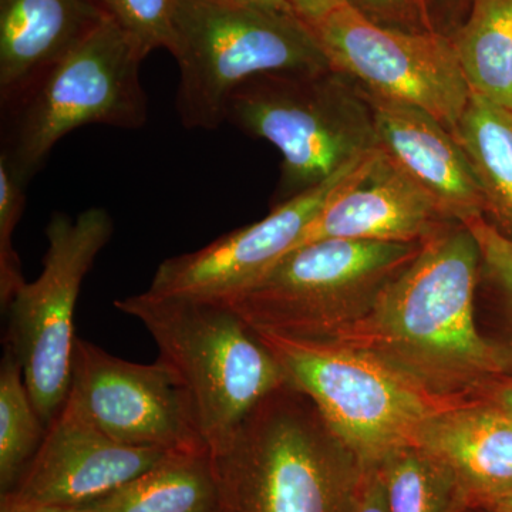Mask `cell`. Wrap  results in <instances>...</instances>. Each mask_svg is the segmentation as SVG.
<instances>
[{
  "label": "cell",
  "instance_id": "cell-1",
  "mask_svg": "<svg viewBox=\"0 0 512 512\" xmlns=\"http://www.w3.org/2000/svg\"><path fill=\"white\" fill-rule=\"evenodd\" d=\"M481 264L473 231L450 225L424 242L365 318L329 340L376 356L441 400H478L503 380L478 326Z\"/></svg>",
  "mask_w": 512,
  "mask_h": 512
},
{
  "label": "cell",
  "instance_id": "cell-2",
  "mask_svg": "<svg viewBox=\"0 0 512 512\" xmlns=\"http://www.w3.org/2000/svg\"><path fill=\"white\" fill-rule=\"evenodd\" d=\"M214 461L215 512H352L363 464L289 383L266 396Z\"/></svg>",
  "mask_w": 512,
  "mask_h": 512
},
{
  "label": "cell",
  "instance_id": "cell-3",
  "mask_svg": "<svg viewBox=\"0 0 512 512\" xmlns=\"http://www.w3.org/2000/svg\"><path fill=\"white\" fill-rule=\"evenodd\" d=\"M114 306L140 320L156 342L158 360L190 399L211 456L228 446L266 396L288 383L271 350L224 303L146 291Z\"/></svg>",
  "mask_w": 512,
  "mask_h": 512
},
{
  "label": "cell",
  "instance_id": "cell-4",
  "mask_svg": "<svg viewBox=\"0 0 512 512\" xmlns=\"http://www.w3.org/2000/svg\"><path fill=\"white\" fill-rule=\"evenodd\" d=\"M146 57L111 16L63 59L0 97V163L28 187L56 144L83 126H146Z\"/></svg>",
  "mask_w": 512,
  "mask_h": 512
},
{
  "label": "cell",
  "instance_id": "cell-5",
  "mask_svg": "<svg viewBox=\"0 0 512 512\" xmlns=\"http://www.w3.org/2000/svg\"><path fill=\"white\" fill-rule=\"evenodd\" d=\"M168 52L180 70L175 109L188 130L227 123L232 93L254 77L332 67L298 16L237 0H178Z\"/></svg>",
  "mask_w": 512,
  "mask_h": 512
},
{
  "label": "cell",
  "instance_id": "cell-6",
  "mask_svg": "<svg viewBox=\"0 0 512 512\" xmlns=\"http://www.w3.org/2000/svg\"><path fill=\"white\" fill-rule=\"evenodd\" d=\"M227 121L281 153L272 207L319 187L377 150L375 117L365 93L332 67L248 80L232 93Z\"/></svg>",
  "mask_w": 512,
  "mask_h": 512
},
{
  "label": "cell",
  "instance_id": "cell-7",
  "mask_svg": "<svg viewBox=\"0 0 512 512\" xmlns=\"http://www.w3.org/2000/svg\"><path fill=\"white\" fill-rule=\"evenodd\" d=\"M421 244L323 239L293 249L224 302L255 332L329 340L372 311Z\"/></svg>",
  "mask_w": 512,
  "mask_h": 512
},
{
  "label": "cell",
  "instance_id": "cell-8",
  "mask_svg": "<svg viewBox=\"0 0 512 512\" xmlns=\"http://www.w3.org/2000/svg\"><path fill=\"white\" fill-rule=\"evenodd\" d=\"M256 335L288 383L315 403L362 464H379L393 451L414 446L431 417L461 404L434 397L363 350L332 340Z\"/></svg>",
  "mask_w": 512,
  "mask_h": 512
},
{
  "label": "cell",
  "instance_id": "cell-9",
  "mask_svg": "<svg viewBox=\"0 0 512 512\" xmlns=\"http://www.w3.org/2000/svg\"><path fill=\"white\" fill-rule=\"evenodd\" d=\"M113 231V218L104 208H89L76 218L55 212L46 227L42 274L26 282L6 308L5 346L19 360L36 412L46 426L70 392L80 288Z\"/></svg>",
  "mask_w": 512,
  "mask_h": 512
},
{
  "label": "cell",
  "instance_id": "cell-10",
  "mask_svg": "<svg viewBox=\"0 0 512 512\" xmlns=\"http://www.w3.org/2000/svg\"><path fill=\"white\" fill-rule=\"evenodd\" d=\"M332 69L363 92L409 104L453 131L470 100V84L450 36L386 29L348 5L311 26Z\"/></svg>",
  "mask_w": 512,
  "mask_h": 512
},
{
  "label": "cell",
  "instance_id": "cell-11",
  "mask_svg": "<svg viewBox=\"0 0 512 512\" xmlns=\"http://www.w3.org/2000/svg\"><path fill=\"white\" fill-rule=\"evenodd\" d=\"M69 396L104 433L127 446L210 451L190 399L160 360L128 362L77 338Z\"/></svg>",
  "mask_w": 512,
  "mask_h": 512
},
{
  "label": "cell",
  "instance_id": "cell-12",
  "mask_svg": "<svg viewBox=\"0 0 512 512\" xmlns=\"http://www.w3.org/2000/svg\"><path fill=\"white\" fill-rule=\"evenodd\" d=\"M376 151L319 187L272 207L264 220L229 232L198 251L165 259L147 292L218 303L234 298L299 247L330 198L366 167Z\"/></svg>",
  "mask_w": 512,
  "mask_h": 512
},
{
  "label": "cell",
  "instance_id": "cell-13",
  "mask_svg": "<svg viewBox=\"0 0 512 512\" xmlns=\"http://www.w3.org/2000/svg\"><path fill=\"white\" fill-rule=\"evenodd\" d=\"M171 451L114 440L67 396L35 457L12 491L23 500L83 505L106 497L157 466Z\"/></svg>",
  "mask_w": 512,
  "mask_h": 512
},
{
  "label": "cell",
  "instance_id": "cell-14",
  "mask_svg": "<svg viewBox=\"0 0 512 512\" xmlns=\"http://www.w3.org/2000/svg\"><path fill=\"white\" fill-rule=\"evenodd\" d=\"M433 198L377 148L306 229L301 244L323 239L421 244L450 225Z\"/></svg>",
  "mask_w": 512,
  "mask_h": 512
},
{
  "label": "cell",
  "instance_id": "cell-15",
  "mask_svg": "<svg viewBox=\"0 0 512 512\" xmlns=\"http://www.w3.org/2000/svg\"><path fill=\"white\" fill-rule=\"evenodd\" d=\"M363 93L375 117L377 148L433 198L448 220L463 225L484 220L483 192L453 133L424 110Z\"/></svg>",
  "mask_w": 512,
  "mask_h": 512
},
{
  "label": "cell",
  "instance_id": "cell-16",
  "mask_svg": "<svg viewBox=\"0 0 512 512\" xmlns=\"http://www.w3.org/2000/svg\"><path fill=\"white\" fill-rule=\"evenodd\" d=\"M417 446L453 470L471 512L512 493V414L497 404L478 399L448 407L431 417Z\"/></svg>",
  "mask_w": 512,
  "mask_h": 512
},
{
  "label": "cell",
  "instance_id": "cell-17",
  "mask_svg": "<svg viewBox=\"0 0 512 512\" xmlns=\"http://www.w3.org/2000/svg\"><path fill=\"white\" fill-rule=\"evenodd\" d=\"M107 16L100 0H0V97L63 59Z\"/></svg>",
  "mask_w": 512,
  "mask_h": 512
},
{
  "label": "cell",
  "instance_id": "cell-18",
  "mask_svg": "<svg viewBox=\"0 0 512 512\" xmlns=\"http://www.w3.org/2000/svg\"><path fill=\"white\" fill-rule=\"evenodd\" d=\"M451 133L483 192L484 220L512 241V109L473 92Z\"/></svg>",
  "mask_w": 512,
  "mask_h": 512
},
{
  "label": "cell",
  "instance_id": "cell-19",
  "mask_svg": "<svg viewBox=\"0 0 512 512\" xmlns=\"http://www.w3.org/2000/svg\"><path fill=\"white\" fill-rule=\"evenodd\" d=\"M217 478L210 451L173 453L90 503L96 512H215Z\"/></svg>",
  "mask_w": 512,
  "mask_h": 512
},
{
  "label": "cell",
  "instance_id": "cell-20",
  "mask_svg": "<svg viewBox=\"0 0 512 512\" xmlns=\"http://www.w3.org/2000/svg\"><path fill=\"white\" fill-rule=\"evenodd\" d=\"M451 39L471 90L512 109V0H473Z\"/></svg>",
  "mask_w": 512,
  "mask_h": 512
},
{
  "label": "cell",
  "instance_id": "cell-21",
  "mask_svg": "<svg viewBox=\"0 0 512 512\" xmlns=\"http://www.w3.org/2000/svg\"><path fill=\"white\" fill-rule=\"evenodd\" d=\"M377 468L389 512H471L456 474L426 448H399Z\"/></svg>",
  "mask_w": 512,
  "mask_h": 512
},
{
  "label": "cell",
  "instance_id": "cell-22",
  "mask_svg": "<svg viewBox=\"0 0 512 512\" xmlns=\"http://www.w3.org/2000/svg\"><path fill=\"white\" fill-rule=\"evenodd\" d=\"M467 227L483 256L477 298L485 305H477L478 326L497 353L503 380L512 383V241L485 220Z\"/></svg>",
  "mask_w": 512,
  "mask_h": 512
},
{
  "label": "cell",
  "instance_id": "cell-23",
  "mask_svg": "<svg viewBox=\"0 0 512 512\" xmlns=\"http://www.w3.org/2000/svg\"><path fill=\"white\" fill-rule=\"evenodd\" d=\"M47 426L36 412L22 366L6 348L0 365V488L18 484L45 437Z\"/></svg>",
  "mask_w": 512,
  "mask_h": 512
},
{
  "label": "cell",
  "instance_id": "cell-24",
  "mask_svg": "<svg viewBox=\"0 0 512 512\" xmlns=\"http://www.w3.org/2000/svg\"><path fill=\"white\" fill-rule=\"evenodd\" d=\"M104 9L144 57L153 50H170L178 0H100Z\"/></svg>",
  "mask_w": 512,
  "mask_h": 512
},
{
  "label": "cell",
  "instance_id": "cell-25",
  "mask_svg": "<svg viewBox=\"0 0 512 512\" xmlns=\"http://www.w3.org/2000/svg\"><path fill=\"white\" fill-rule=\"evenodd\" d=\"M25 191V185L0 163V305L3 309L8 308L26 284L18 252L13 248V232L25 210Z\"/></svg>",
  "mask_w": 512,
  "mask_h": 512
},
{
  "label": "cell",
  "instance_id": "cell-26",
  "mask_svg": "<svg viewBox=\"0 0 512 512\" xmlns=\"http://www.w3.org/2000/svg\"><path fill=\"white\" fill-rule=\"evenodd\" d=\"M350 9L382 28L409 33L436 32L426 0H345Z\"/></svg>",
  "mask_w": 512,
  "mask_h": 512
},
{
  "label": "cell",
  "instance_id": "cell-27",
  "mask_svg": "<svg viewBox=\"0 0 512 512\" xmlns=\"http://www.w3.org/2000/svg\"><path fill=\"white\" fill-rule=\"evenodd\" d=\"M352 512H389L377 464H363Z\"/></svg>",
  "mask_w": 512,
  "mask_h": 512
},
{
  "label": "cell",
  "instance_id": "cell-28",
  "mask_svg": "<svg viewBox=\"0 0 512 512\" xmlns=\"http://www.w3.org/2000/svg\"><path fill=\"white\" fill-rule=\"evenodd\" d=\"M434 30L453 37L466 20L473 0H426Z\"/></svg>",
  "mask_w": 512,
  "mask_h": 512
},
{
  "label": "cell",
  "instance_id": "cell-29",
  "mask_svg": "<svg viewBox=\"0 0 512 512\" xmlns=\"http://www.w3.org/2000/svg\"><path fill=\"white\" fill-rule=\"evenodd\" d=\"M0 512H96L89 504L64 505L39 503V501L23 500L12 493L2 494Z\"/></svg>",
  "mask_w": 512,
  "mask_h": 512
},
{
  "label": "cell",
  "instance_id": "cell-30",
  "mask_svg": "<svg viewBox=\"0 0 512 512\" xmlns=\"http://www.w3.org/2000/svg\"><path fill=\"white\" fill-rule=\"evenodd\" d=\"M296 16L306 25L313 26L336 9L346 5L345 0H288Z\"/></svg>",
  "mask_w": 512,
  "mask_h": 512
},
{
  "label": "cell",
  "instance_id": "cell-31",
  "mask_svg": "<svg viewBox=\"0 0 512 512\" xmlns=\"http://www.w3.org/2000/svg\"><path fill=\"white\" fill-rule=\"evenodd\" d=\"M480 399L497 404L505 412L512 414V383L501 380V382L493 384Z\"/></svg>",
  "mask_w": 512,
  "mask_h": 512
},
{
  "label": "cell",
  "instance_id": "cell-32",
  "mask_svg": "<svg viewBox=\"0 0 512 512\" xmlns=\"http://www.w3.org/2000/svg\"><path fill=\"white\" fill-rule=\"evenodd\" d=\"M237 2L248 3V5L259 6V8L278 10V12L296 15L295 10H293L288 0H237Z\"/></svg>",
  "mask_w": 512,
  "mask_h": 512
},
{
  "label": "cell",
  "instance_id": "cell-33",
  "mask_svg": "<svg viewBox=\"0 0 512 512\" xmlns=\"http://www.w3.org/2000/svg\"><path fill=\"white\" fill-rule=\"evenodd\" d=\"M484 512H512V493L505 495L501 500L495 501Z\"/></svg>",
  "mask_w": 512,
  "mask_h": 512
}]
</instances>
